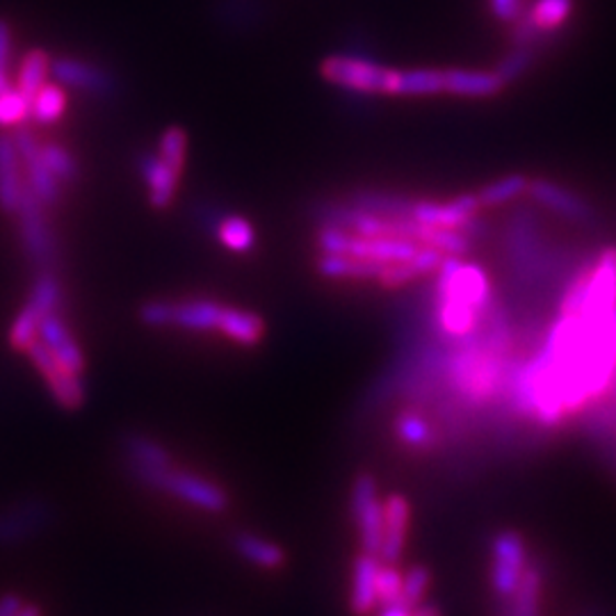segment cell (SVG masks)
<instances>
[{"mask_svg":"<svg viewBox=\"0 0 616 616\" xmlns=\"http://www.w3.org/2000/svg\"><path fill=\"white\" fill-rule=\"evenodd\" d=\"M411 616H443V614H441V609L436 605L420 603V605L411 607Z\"/></svg>","mask_w":616,"mask_h":616,"instance_id":"45","label":"cell"},{"mask_svg":"<svg viewBox=\"0 0 616 616\" xmlns=\"http://www.w3.org/2000/svg\"><path fill=\"white\" fill-rule=\"evenodd\" d=\"M23 192L25 181L21 174V158L14 137L0 135V208L5 213H16Z\"/></svg>","mask_w":616,"mask_h":616,"instance_id":"18","label":"cell"},{"mask_svg":"<svg viewBox=\"0 0 616 616\" xmlns=\"http://www.w3.org/2000/svg\"><path fill=\"white\" fill-rule=\"evenodd\" d=\"M409 527V500L402 493H390L384 502V537L379 557L386 564H396L407 539Z\"/></svg>","mask_w":616,"mask_h":616,"instance_id":"16","label":"cell"},{"mask_svg":"<svg viewBox=\"0 0 616 616\" xmlns=\"http://www.w3.org/2000/svg\"><path fill=\"white\" fill-rule=\"evenodd\" d=\"M42 156L44 162L48 164V170L60 179V183H73L78 179V162L62 145H55V142L42 145Z\"/></svg>","mask_w":616,"mask_h":616,"instance_id":"36","label":"cell"},{"mask_svg":"<svg viewBox=\"0 0 616 616\" xmlns=\"http://www.w3.org/2000/svg\"><path fill=\"white\" fill-rule=\"evenodd\" d=\"M535 60H537V46L514 44V48L505 55V58L500 60L495 73L502 78L505 85H510V82L525 76L529 71V67L535 65Z\"/></svg>","mask_w":616,"mask_h":616,"instance_id":"32","label":"cell"},{"mask_svg":"<svg viewBox=\"0 0 616 616\" xmlns=\"http://www.w3.org/2000/svg\"><path fill=\"white\" fill-rule=\"evenodd\" d=\"M139 320L147 327H170V301H147L139 308Z\"/></svg>","mask_w":616,"mask_h":616,"instance_id":"42","label":"cell"},{"mask_svg":"<svg viewBox=\"0 0 616 616\" xmlns=\"http://www.w3.org/2000/svg\"><path fill=\"white\" fill-rule=\"evenodd\" d=\"M185 153H187V135L183 128L172 126L160 135L158 142V158L172 167L176 174L183 172L185 167Z\"/></svg>","mask_w":616,"mask_h":616,"instance_id":"34","label":"cell"},{"mask_svg":"<svg viewBox=\"0 0 616 616\" xmlns=\"http://www.w3.org/2000/svg\"><path fill=\"white\" fill-rule=\"evenodd\" d=\"M377 557L363 552L356 557L352 571V609L358 616H366L377 605Z\"/></svg>","mask_w":616,"mask_h":616,"instance_id":"22","label":"cell"},{"mask_svg":"<svg viewBox=\"0 0 616 616\" xmlns=\"http://www.w3.org/2000/svg\"><path fill=\"white\" fill-rule=\"evenodd\" d=\"M396 434L404 445L411 447H427L434 441V432L425 423V418H420L415 413H402L396 420Z\"/></svg>","mask_w":616,"mask_h":616,"instance_id":"35","label":"cell"},{"mask_svg":"<svg viewBox=\"0 0 616 616\" xmlns=\"http://www.w3.org/2000/svg\"><path fill=\"white\" fill-rule=\"evenodd\" d=\"M411 206H413V202L396 197V194H377V192L358 194V197L354 199V208L368 210V213H375V215H384V217L409 215Z\"/></svg>","mask_w":616,"mask_h":616,"instance_id":"33","label":"cell"},{"mask_svg":"<svg viewBox=\"0 0 616 616\" xmlns=\"http://www.w3.org/2000/svg\"><path fill=\"white\" fill-rule=\"evenodd\" d=\"M527 569V546L516 529H502L491 544V584L500 601H510Z\"/></svg>","mask_w":616,"mask_h":616,"instance_id":"4","label":"cell"},{"mask_svg":"<svg viewBox=\"0 0 616 616\" xmlns=\"http://www.w3.org/2000/svg\"><path fill=\"white\" fill-rule=\"evenodd\" d=\"M527 194L537 206L546 208L555 217L578 224V227H590L596 221L594 208L586 204L578 192L550 179H529Z\"/></svg>","mask_w":616,"mask_h":616,"instance_id":"10","label":"cell"},{"mask_svg":"<svg viewBox=\"0 0 616 616\" xmlns=\"http://www.w3.org/2000/svg\"><path fill=\"white\" fill-rule=\"evenodd\" d=\"M402 594V573L393 567L386 564L377 571V603L386 605L398 601Z\"/></svg>","mask_w":616,"mask_h":616,"instance_id":"40","label":"cell"},{"mask_svg":"<svg viewBox=\"0 0 616 616\" xmlns=\"http://www.w3.org/2000/svg\"><path fill=\"white\" fill-rule=\"evenodd\" d=\"M37 339L55 356V361H58L60 366H65L69 373L82 375V370H85V356H82L71 331L67 329V324L62 322V318L58 313H53L42 320Z\"/></svg>","mask_w":616,"mask_h":616,"instance_id":"15","label":"cell"},{"mask_svg":"<svg viewBox=\"0 0 616 616\" xmlns=\"http://www.w3.org/2000/svg\"><path fill=\"white\" fill-rule=\"evenodd\" d=\"M48 78H50V58L44 50H31L21 62L16 90L27 99V103H31L33 96L46 85Z\"/></svg>","mask_w":616,"mask_h":616,"instance_id":"27","label":"cell"},{"mask_svg":"<svg viewBox=\"0 0 616 616\" xmlns=\"http://www.w3.org/2000/svg\"><path fill=\"white\" fill-rule=\"evenodd\" d=\"M126 450L133 466L145 468H172V457L164 447L147 436H130L126 441Z\"/></svg>","mask_w":616,"mask_h":616,"instance_id":"31","label":"cell"},{"mask_svg":"<svg viewBox=\"0 0 616 616\" xmlns=\"http://www.w3.org/2000/svg\"><path fill=\"white\" fill-rule=\"evenodd\" d=\"M10 58H12V27L5 19H0V92L10 90Z\"/></svg>","mask_w":616,"mask_h":616,"instance_id":"41","label":"cell"},{"mask_svg":"<svg viewBox=\"0 0 616 616\" xmlns=\"http://www.w3.org/2000/svg\"><path fill=\"white\" fill-rule=\"evenodd\" d=\"M413 259V256H411ZM400 261V263H386L384 270L379 272V284L384 288H402L407 286L409 282H413V278L418 276H423L418 270V265L413 261Z\"/></svg>","mask_w":616,"mask_h":616,"instance_id":"39","label":"cell"},{"mask_svg":"<svg viewBox=\"0 0 616 616\" xmlns=\"http://www.w3.org/2000/svg\"><path fill=\"white\" fill-rule=\"evenodd\" d=\"M27 117H31V103L16 88L0 92V126H16Z\"/></svg>","mask_w":616,"mask_h":616,"instance_id":"37","label":"cell"},{"mask_svg":"<svg viewBox=\"0 0 616 616\" xmlns=\"http://www.w3.org/2000/svg\"><path fill=\"white\" fill-rule=\"evenodd\" d=\"M67 110V92L58 82H46V85L31 101V117L42 126L58 124Z\"/></svg>","mask_w":616,"mask_h":616,"instance_id":"28","label":"cell"},{"mask_svg":"<svg viewBox=\"0 0 616 616\" xmlns=\"http://www.w3.org/2000/svg\"><path fill=\"white\" fill-rule=\"evenodd\" d=\"M44 204L35 199V194L25 187L21 204L16 208L19 215V229H21V240L37 265H50L55 261V236L50 231V224L44 215Z\"/></svg>","mask_w":616,"mask_h":616,"instance_id":"11","label":"cell"},{"mask_svg":"<svg viewBox=\"0 0 616 616\" xmlns=\"http://www.w3.org/2000/svg\"><path fill=\"white\" fill-rule=\"evenodd\" d=\"M221 308L210 299H192L170 304V327H181L190 331H213L219 324Z\"/></svg>","mask_w":616,"mask_h":616,"instance_id":"23","label":"cell"},{"mask_svg":"<svg viewBox=\"0 0 616 616\" xmlns=\"http://www.w3.org/2000/svg\"><path fill=\"white\" fill-rule=\"evenodd\" d=\"M12 616H42V609L33 603H23Z\"/></svg>","mask_w":616,"mask_h":616,"instance_id":"46","label":"cell"},{"mask_svg":"<svg viewBox=\"0 0 616 616\" xmlns=\"http://www.w3.org/2000/svg\"><path fill=\"white\" fill-rule=\"evenodd\" d=\"M379 616H411V607L404 605L400 598L393 603L381 605V614Z\"/></svg>","mask_w":616,"mask_h":616,"instance_id":"44","label":"cell"},{"mask_svg":"<svg viewBox=\"0 0 616 616\" xmlns=\"http://www.w3.org/2000/svg\"><path fill=\"white\" fill-rule=\"evenodd\" d=\"M582 616H603L601 612H586V614H582Z\"/></svg>","mask_w":616,"mask_h":616,"instance_id":"47","label":"cell"},{"mask_svg":"<svg viewBox=\"0 0 616 616\" xmlns=\"http://www.w3.org/2000/svg\"><path fill=\"white\" fill-rule=\"evenodd\" d=\"M14 145L25 167V187L35 194V199L44 206H55L62 197V183L55 176L42 156V142L31 130H19Z\"/></svg>","mask_w":616,"mask_h":616,"instance_id":"8","label":"cell"},{"mask_svg":"<svg viewBox=\"0 0 616 616\" xmlns=\"http://www.w3.org/2000/svg\"><path fill=\"white\" fill-rule=\"evenodd\" d=\"M217 238L224 247L231 249V251H238V254H247V251H251L256 244L254 227H251V224L244 217H236V215L219 221Z\"/></svg>","mask_w":616,"mask_h":616,"instance_id":"30","label":"cell"},{"mask_svg":"<svg viewBox=\"0 0 616 616\" xmlns=\"http://www.w3.org/2000/svg\"><path fill=\"white\" fill-rule=\"evenodd\" d=\"M135 475L151 489L172 493L187 505L204 510V512H224L229 505V498L217 484L210 480L199 478L194 472H183L174 468H145V466H133Z\"/></svg>","mask_w":616,"mask_h":616,"instance_id":"1","label":"cell"},{"mask_svg":"<svg viewBox=\"0 0 616 616\" xmlns=\"http://www.w3.org/2000/svg\"><path fill=\"white\" fill-rule=\"evenodd\" d=\"M139 172H142V179L147 183L151 206L158 210L170 208L176 197V185L181 174H176L170 164L151 153L142 156V160H139Z\"/></svg>","mask_w":616,"mask_h":616,"instance_id":"19","label":"cell"},{"mask_svg":"<svg viewBox=\"0 0 616 616\" xmlns=\"http://www.w3.org/2000/svg\"><path fill=\"white\" fill-rule=\"evenodd\" d=\"M507 254L514 270L525 278V282H539L544 276H550L557 261L537 229L535 215L527 210L514 215L510 224Z\"/></svg>","mask_w":616,"mask_h":616,"instance_id":"2","label":"cell"},{"mask_svg":"<svg viewBox=\"0 0 616 616\" xmlns=\"http://www.w3.org/2000/svg\"><path fill=\"white\" fill-rule=\"evenodd\" d=\"M388 71L373 60L356 58V55H331L320 67V73L331 85L345 88L361 94H386Z\"/></svg>","mask_w":616,"mask_h":616,"instance_id":"5","label":"cell"},{"mask_svg":"<svg viewBox=\"0 0 616 616\" xmlns=\"http://www.w3.org/2000/svg\"><path fill=\"white\" fill-rule=\"evenodd\" d=\"M25 354L44 377L55 402L67 411H76L82 407V402H85V386H82L80 375H73L65 366H60L39 339L25 347Z\"/></svg>","mask_w":616,"mask_h":616,"instance_id":"9","label":"cell"},{"mask_svg":"<svg viewBox=\"0 0 616 616\" xmlns=\"http://www.w3.org/2000/svg\"><path fill=\"white\" fill-rule=\"evenodd\" d=\"M505 90V82L495 71H475V69H445L443 71V92L466 96V99H491Z\"/></svg>","mask_w":616,"mask_h":616,"instance_id":"17","label":"cell"},{"mask_svg":"<svg viewBox=\"0 0 616 616\" xmlns=\"http://www.w3.org/2000/svg\"><path fill=\"white\" fill-rule=\"evenodd\" d=\"M217 331H221L224 335H227V339H231L238 345L254 347L263 341L265 324H263V318L256 316V313L242 311V308L224 306Z\"/></svg>","mask_w":616,"mask_h":616,"instance_id":"21","label":"cell"},{"mask_svg":"<svg viewBox=\"0 0 616 616\" xmlns=\"http://www.w3.org/2000/svg\"><path fill=\"white\" fill-rule=\"evenodd\" d=\"M482 206L478 194H461L457 199H450L445 204L438 202H413L411 206V217L430 224V227H443V229H459L466 233L470 224L478 219Z\"/></svg>","mask_w":616,"mask_h":616,"instance_id":"12","label":"cell"},{"mask_svg":"<svg viewBox=\"0 0 616 616\" xmlns=\"http://www.w3.org/2000/svg\"><path fill=\"white\" fill-rule=\"evenodd\" d=\"M527 183L529 179L523 174H510L505 179H498L489 185H484L478 194L480 206L482 208H500V206H507L512 202H516L523 194H527Z\"/></svg>","mask_w":616,"mask_h":616,"instance_id":"29","label":"cell"},{"mask_svg":"<svg viewBox=\"0 0 616 616\" xmlns=\"http://www.w3.org/2000/svg\"><path fill=\"white\" fill-rule=\"evenodd\" d=\"M50 78L62 88H73L85 94L103 96L112 92V78L107 76V71L85 60H76V58L50 60Z\"/></svg>","mask_w":616,"mask_h":616,"instance_id":"13","label":"cell"},{"mask_svg":"<svg viewBox=\"0 0 616 616\" xmlns=\"http://www.w3.org/2000/svg\"><path fill=\"white\" fill-rule=\"evenodd\" d=\"M352 514L358 527L363 552L379 557L384 537V502L377 495V482L370 475H358L354 480Z\"/></svg>","mask_w":616,"mask_h":616,"instance_id":"7","label":"cell"},{"mask_svg":"<svg viewBox=\"0 0 616 616\" xmlns=\"http://www.w3.org/2000/svg\"><path fill=\"white\" fill-rule=\"evenodd\" d=\"M62 301V288L50 272H42L27 297V304L21 308V313L14 318L10 327V345L23 352L39 335V324L44 318L58 313Z\"/></svg>","mask_w":616,"mask_h":616,"instance_id":"3","label":"cell"},{"mask_svg":"<svg viewBox=\"0 0 616 616\" xmlns=\"http://www.w3.org/2000/svg\"><path fill=\"white\" fill-rule=\"evenodd\" d=\"M386 263L361 259L352 254H322L318 272L327 278H377Z\"/></svg>","mask_w":616,"mask_h":616,"instance_id":"25","label":"cell"},{"mask_svg":"<svg viewBox=\"0 0 616 616\" xmlns=\"http://www.w3.org/2000/svg\"><path fill=\"white\" fill-rule=\"evenodd\" d=\"M443 92V71L438 69H409L388 71L386 94L398 96H432Z\"/></svg>","mask_w":616,"mask_h":616,"instance_id":"20","label":"cell"},{"mask_svg":"<svg viewBox=\"0 0 616 616\" xmlns=\"http://www.w3.org/2000/svg\"><path fill=\"white\" fill-rule=\"evenodd\" d=\"M575 0H535L514 21V44H532L548 39L571 21Z\"/></svg>","mask_w":616,"mask_h":616,"instance_id":"6","label":"cell"},{"mask_svg":"<svg viewBox=\"0 0 616 616\" xmlns=\"http://www.w3.org/2000/svg\"><path fill=\"white\" fill-rule=\"evenodd\" d=\"M430 586V571L425 567H411L407 575H402V594L400 601L409 607L423 603Z\"/></svg>","mask_w":616,"mask_h":616,"instance_id":"38","label":"cell"},{"mask_svg":"<svg viewBox=\"0 0 616 616\" xmlns=\"http://www.w3.org/2000/svg\"><path fill=\"white\" fill-rule=\"evenodd\" d=\"M489 5H491V14L502 23H514L525 10L523 0H489Z\"/></svg>","mask_w":616,"mask_h":616,"instance_id":"43","label":"cell"},{"mask_svg":"<svg viewBox=\"0 0 616 616\" xmlns=\"http://www.w3.org/2000/svg\"><path fill=\"white\" fill-rule=\"evenodd\" d=\"M541 596H544V571L539 564H527L518 582V590L507 601L505 616H539Z\"/></svg>","mask_w":616,"mask_h":616,"instance_id":"24","label":"cell"},{"mask_svg":"<svg viewBox=\"0 0 616 616\" xmlns=\"http://www.w3.org/2000/svg\"><path fill=\"white\" fill-rule=\"evenodd\" d=\"M48 521V510L44 502L31 500L21 502L10 510L0 512V546H14L33 537L35 532Z\"/></svg>","mask_w":616,"mask_h":616,"instance_id":"14","label":"cell"},{"mask_svg":"<svg viewBox=\"0 0 616 616\" xmlns=\"http://www.w3.org/2000/svg\"><path fill=\"white\" fill-rule=\"evenodd\" d=\"M236 550L240 552V557L247 559L249 564H254L259 569L272 571V569L284 567V562H286V552L282 548L267 539L249 535V532H242V535L236 537Z\"/></svg>","mask_w":616,"mask_h":616,"instance_id":"26","label":"cell"}]
</instances>
